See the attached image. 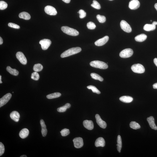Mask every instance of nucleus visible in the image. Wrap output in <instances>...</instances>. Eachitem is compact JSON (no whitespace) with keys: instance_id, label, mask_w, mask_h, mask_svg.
<instances>
[{"instance_id":"obj_1","label":"nucleus","mask_w":157,"mask_h":157,"mask_svg":"<svg viewBox=\"0 0 157 157\" xmlns=\"http://www.w3.org/2000/svg\"><path fill=\"white\" fill-rule=\"evenodd\" d=\"M81 49L80 47H73L69 49L63 53L61 55L62 58L70 56L77 54L80 52Z\"/></svg>"},{"instance_id":"obj_2","label":"nucleus","mask_w":157,"mask_h":157,"mask_svg":"<svg viewBox=\"0 0 157 157\" xmlns=\"http://www.w3.org/2000/svg\"><path fill=\"white\" fill-rule=\"evenodd\" d=\"M91 66L100 69H105L108 68V65L105 62L99 61H94L90 63Z\"/></svg>"},{"instance_id":"obj_3","label":"nucleus","mask_w":157,"mask_h":157,"mask_svg":"<svg viewBox=\"0 0 157 157\" xmlns=\"http://www.w3.org/2000/svg\"><path fill=\"white\" fill-rule=\"evenodd\" d=\"M61 30L64 33L72 36H77L79 34V32L76 30L67 26H63Z\"/></svg>"},{"instance_id":"obj_4","label":"nucleus","mask_w":157,"mask_h":157,"mask_svg":"<svg viewBox=\"0 0 157 157\" xmlns=\"http://www.w3.org/2000/svg\"><path fill=\"white\" fill-rule=\"evenodd\" d=\"M131 69L134 73L141 74L144 73L145 69L143 65L140 64H134L131 67Z\"/></svg>"},{"instance_id":"obj_5","label":"nucleus","mask_w":157,"mask_h":157,"mask_svg":"<svg viewBox=\"0 0 157 157\" xmlns=\"http://www.w3.org/2000/svg\"><path fill=\"white\" fill-rule=\"evenodd\" d=\"M133 54L132 49L130 48H127L124 49L120 53V57L122 58H127L132 56Z\"/></svg>"},{"instance_id":"obj_6","label":"nucleus","mask_w":157,"mask_h":157,"mask_svg":"<svg viewBox=\"0 0 157 157\" xmlns=\"http://www.w3.org/2000/svg\"><path fill=\"white\" fill-rule=\"evenodd\" d=\"M120 26L123 30L127 33H130L132 31L130 25L125 21L122 20L120 23Z\"/></svg>"},{"instance_id":"obj_7","label":"nucleus","mask_w":157,"mask_h":157,"mask_svg":"<svg viewBox=\"0 0 157 157\" xmlns=\"http://www.w3.org/2000/svg\"><path fill=\"white\" fill-rule=\"evenodd\" d=\"M39 44L41 45L42 49L43 50H47L50 46L51 44L50 40L44 39L41 40L39 42Z\"/></svg>"},{"instance_id":"obj_8","label":"nucleus","mask_w":157,"mask_h":157,"mask_svg":"<svg viewBox=\"0 0 157 157\" xmlns=\"http://www.w3.org/2000/svg\"><path fill=\"white\" fill-rule=\"evenodd\" d=\"M12 97V94L10 93H8L5 95L0 99V107L5 105L10 100Z\"/></svg>"},{"instance_id":"obj_9","label":"nucleus","mask_w":157,"mask_h":157,"mask_svg":"<svg viewBox=\"0 0 157 157\" xmlns=\"http://www.w3.org/2000/svg\"><path fill=\"white\" fill-rule=\"evenodd\" d=\"M16 56L21 63L23 65L26 64L27 63V59L23 53L20 52H17L16 54Z\"/></svg>"},{"instance_id":"obj_10","label":"nucleus","mask_w":157,"mask_h":157,"mask_svg":"<svg viewBox=\"0 0 157 157\" xmlns=\"http://www.w3.org/2000/svg\"><path fill=\"white\" fill-rule=\"evenodd\" d=\"M44 10L46 14L51 16H55L57 14L56 10L52 6H46Z\"/></svg>"},{"instance_id":"obj_11","label":"nucleus","mask_w":157,"mask_h":157,"mask_svg":"<svg viewBox=\"0 0 157 157\" xmlns=\"http://www.w3.org/2000/svg\"><path fill=\"white\" fill-rule=\"evenodd\" d=\"M74 146L77 148H81L84 145L83 139L81 137H77L73 139Z\"/></svg>"},{"instance_id":"obj_12","label":"nucleus","mask_w":157,"mask_h":157,"mask_svg":"<svg viewBox=\"0 0 157 157\" xmlns=\"http://www.w3.org/2000/svg\"><path fill=\"white\" fill-rule=\"evenodd\" d=\"M95 118L96 122L99 126L102 128L105 129L107 127V123L105 121H103L100 115L98 114H96Z\"/></svg>"},{"instance_id":"obj_13","label":"nucleus","mask_w":157,"mask_h":157,"mask_svg":"<svg viewBox=\"0 0 157 157\" xmlns=\"http://www.w3.org/2000/svg\"><path fill=\"white\" fill-rule=\"evenodd\" d=\"M140 3L138 0H132L129 3V7L132 10H136L140 7Z\"/></svg>"},{"instance_id":"obj_14","label":"nucleus","mask_w":157,"mask_h":157,"mask_svg":"<svg viewBox=\"0 0 157 157\" xmlns=\"http://www.w3.org/2000/svg\"><path fill=\"white\" fill-rule=\"evenodd\" d=\"M109 39V37L108 36H105L104 37L96 41L94 44L96 46H100L104 45L107 42Z\"/></svg>"},{"instance_id":"obj_15","label":"nucleus","mask_w":157,"mask_h":157,"mask_svg":"<svg viewBox=\"0 0 157 157\" xmlns=\"http://www.w3.org/2000/svg\"><path fill=\"white\" fill-rule=\"evenodd\" d=\"M83 124L84 127L89 130H92L94 128V124L91 121L86 120L84 121Z\"/></svg>"},{"instance_id":"obj_16","label":"nucleus","mask_w":157,"mask_h":157,"mask_svg":"<svg viewBox=\"0 0 157 157\" xmlns=\"http://www.w3.org/2000/svg\"><path fill=\"white\" fill-rule=\"evenodd\" d=\"M147 121L152 129L157 130V127L155 124L154 118L153 116H150L149 117L147 118Z\"/></svg>"},{"instance_id":"obj_17","label":"nucleus","mask_w":157,"mask_h":157,"mask_svg":"<svg viewBox=\"0 0 157 157\" xmlns=\"http://www.w3.org/2000/svg\"><path fill=\"white\" fill-rule=\"evenodd\" d=\"M40 124L42 128L41 129V133L42 134V136L43 137H45L47 135V128H46V126L44 120L43 119H41L40 121Z\"/></svg>"},{"instance_id":"obj_18","label":"nucleus","mask_w":157,"mask_h":157,"mask_svg":"<svg viewBox=\"0 0 157 157\" xmlns=\"http://www.w3.org/2000/svg\"><path fill=\"white\" fill-rule=\"evenodd\" d=\"M105 140L102 137H99L96 140L95 145L96 147H104L105 146Z\"/></svg>"},{"instance_id":"obj_19","label":"nucleus","mask_w":157,"mask_h":157,"mask_svg":"<svg viewBox=\"0 0 157 157\" xmlns=\"http://www.w3.org/2000/svg\"><path fill=\"white\" fill-rule=\"evenodd\" d=\"M10 117L11 119L14 121L16 122H18L20 118V115L18 112L14 111L11 113Z\"/></svg>"},{"instance_id":"obj_20","label":"nucleus","mask_w":157,"mask_h":157,"mask_svg":"<svg viewBox=\"0 0 157 157\" xmlns=\"http://www.w3.org/2000/svg\"><path fill=\"white\" fill-rule=\"evenodd\" d=\"M29 134V131L28 130L27 128H24L20 131L19 135L21 138L24 139L28 137Z\"/></svg>"},{"instance_id":"obj_21","label":"nucleus","mask_w":157,"mask_h":157,"mask_svg":"<svg viewBox=\"0 0 157 157\" xmlns=\"http://www.w3.org/2000/svg\"><path fill=\"white\" fill-rule=\"evenodd\" d=\"M119 100L124 103H129L132 102L133 100V98L129 96H124L120 97Z\"/></svg>"},{"instance_id":"obj_22","label":"nucleus","mask_w":157,"mask_h":157,"mask_svg":"<svg viewBox=\"0 0 157 157\" xmlns=\"http://www.w3.org/2000/svg\"><path fill=\"white\" fill-rule=\"evenodd\" d=\"M147 38L146 35L144 34H141L136 36L135 38V39L136 41L139 42H142L145 41Z\"/></svg>"},{"instance_id":"obj_23","label":"nucleus","mask_w":157,"mask_h":157,"mask_svg":"<svg viewBox=\"0 0 157 157\" xmlns=\"http://www.w3.org/2000/svg\"><path fill=\"white\" fill-rule=\"evenodd\" d=\"M19 16L20 18L25 19V20H29L31 18V16L28 13L23 12L19 14Z\"/></svg>"},{"instance_id":"obj_24","label":"nucleus","mask_w":157,"mask_h":157,"mask_svg":"<svg viewBox=\"0 0 157 157\" xmlns=\"http://www.w3.org/2000/svg\"><path fill=\"white\" fill-rule=\"evenodd\" d=\"M156 28V26L152 24H146L144 26L143 29L145 31H150L155 30Z\"/></svg>"},{"instance_id":"obj_25","label":"nucleus","mask_w":157,"mask_h":157,"mask_svg":"<svg viewBox=\"0 0 157 157\" xmlns=\"http://www.w3.org/2000/svg\"><path fill=\"white\" fill-rule=\"evenodd\" d=\"M6 69L9 73L13 76H16L19 74V72L17 70L12 69L10 66H8L6 67Z\"/></svg>"},{"instance_id":"obj_26","label":"nucleus","mask_w":157,"mask_h":157,"mask_svg":"<svg viewBox=\"0 0 157 157\" xmlns=\"http://www.w3.org/2000/svg\"><path fill=\"white\" fill-rule=\"evenodd\" d=\"M71 107V105L69 103H67L65 105L57 109V111L59 112H64L66 111L67 109Z\"/></svg>"},{"instance_id":"obj_27","label":"nucleus","mask_w":157,"mask_h":157,"mask_svg":"<svg viewBox=\"0 0 157 157\" xmlns=\"http://www.w3.org/2000/svg\"><path fill=\"white\" fill-rule=\"evenodd\" d=\"M117 149L118 152L120 153L121 152L122 147V142L121 137L120 135H118L117 139Z\"/></svg>"},{"instance_id":"obj_28","label":"nucleus","mask_w":157,"mask_h":157,"mask_svg":"<svg viewBox=\"0 0 157 157\" xmlns=\"http://www.w3.org/2000/svg\"><path fill=\"white\" fill-rule=\"evenodd\" d=\"M61 95V94L60 93L57 92L48 94L46 96V97L47 99H52L59 97H60Z\"/></svg>"},{"instance_id":"obj_29","label":"nucleus","mask_w":157,"mask_h":157,"mask_svg":"<svg viewBox=\"0 0 157 157\" xmlns=\"http://www.w3.org/2000/svg\"><path fill=\"white\" fill-rule=\"evenodd\" d=\"M130 126L132 129H140L141 126L138 123L135 121H132L130 124Z\"/></svg>"},{"instance_id":"obj_30","label":"nucleus","mask_w":157,"mask_h":157,"mask_svg":"<svg viewBox=\"0 0 157 157\" xmlns=\"http://www.w3.org/2000/svg\"><path fill=\"white\" fill-rule=\"evenodd\" d=\"M91 78L94 79L98 80L101 81H102L103 80V78L96 73H91Z\"/></svg>"},{"instance_id":"obj_31","label":"nucleus","mask_w":157,"mask_h":157,"mask_svg":"<svg viewBox=\"0 0 157 157\" xmlns=\"http://www.w3.org/2000/svg\"><path fill=\"white\" fill-rule=\"evenodd\" d=\"M43 68V65L40 63L35 64L33 67V70L36 72L41 71L42 70Z\"/></svg>"},{"instance_id":"obj_32","label":"nucleus","mask_w":157,"mask_h":157,"mask_svg":"<svg viewBox=\"0 0 157 157\" xmlns=\"http://www.w3.org/2000/svg\"><path fill=\"white\" fill-rule=\"evenodd\" d=\"M87 88L88 89H91L93 92L94 93H95L97 94H100L101 93L100 91L95 86L92 85H90L87 86Z\"/></svg>"},{"instance_id":"obj_33","label":"nucleus","mask_w":157,"mask_h":157,"mask_svg":"<svg viewBox=\"0 0 157 157\" xmlns=\"http://www.w3.org/2000/svg\"><path fill=\"white\" fill-rule=\"evenodd\" d=\"M91 6L94 8L97 9H100L101 8V6L99 3L95 0L93 1V3L91 4Z\"/></svg>"},{"instance_id":"obj_34","label":"nucleus","mask_w":157,"mask_h":157,"mask_svg":"<svg viewBox=\"0 0 157 157\" xmlns=\"http://www.w3.org/2000/svg\"><path fill=\"white\" fill-rule=\"evenodd\" d=\"M31 78L32 79L37 81L39 80L40 78L39 75L37 72H35L31 74Z\"/></svg>"},{"instance_id":"obj_35","label":"nucleus","mask_w":157,"mask_h":157,"mask_svg":"<svg viewBox=\"0 0 157 157\" xmlns=\"http://www.w3.org/2000/svg\"><path fill=\"white\" fill-rule=\"evenodd\" d=\"M96 17L98 21L101 23H104L106 20V17L103 16L97 15L96 16Z\"/></svg>"},{"instance_id":"obj_36","label":"nucleus","mask_w":157,"mask_h":157,"mask_svg":"<svg viewBox=\"0 0 157 157\" xmlns=\"http://www.w3.org/2000/svg\"><path fill=\"white\" fill-rule=\"evenodd\" d=\"M8 4L5 1H0V9L1 10H3L7 8Z\"/></svg>"},{"instance_id":"obj_37","label":"nucleus","mask_w":157,"mask_h":157,"mask_svg":"<svg viewBox=\"0 0 157 157\" xmlns=\"http://www.w3.org/2000/svg\"><path fill=\"white\" fill-rule=\"evenodd\" d=\"M60 132L61 135L63 137H65L68 135L70 133L69 130L66 128L62 129L61 131Z\"/></svg>"},{"instance_id":"obj_38","label":"nucleus","mask_w":157,"mask_h":157,"mask_svg":"<svg viewBox=\"0 0 157 157\" xmlns=\"http://www.w3.org/2000/svg\"><path fill=\"white\" fill-rule=\"evenodd\" d=\"M87 27L89 29L94 30L96 28V26L93 22H90L87 23Z\"/></svg>"},{"instance_id":"obj_39","label":"nucleus","mask_w":157,"mask_h":157,"mask_svg":"<svg viewBox=\"0 0 157 157\" xmlns=\"http://www.w3.org/2000/svg\"><path fill=\"white\" fill-rule=\"evenodd\" d=\"M78 13L79 14V17L80 18H83L86 16V13L82 9L78 11Z\"/></svg>"},{"instance_id":"obj_40","label":"nucleus","mask_w":157,"mask_h":157,"mask_svg":"<svg viewBox=\"0 0 157 157\" xmlns=\"http://www.w3.org/2000/svg\"><path fill=\"white\" fill-rule=\"evenodd\" d=\"M5 151V147L4 144L1 142H0V156H1Z\"/></svg>"},{"instance_id":"obj_41","label":"nucleus","mask_w":157,"mask_h":157,"mask_svg":"<svg viewBox=\"0 0 157 157\" xmlns=\"http://www.w3.org/2000/svg\"><path fill=\"white\" fill-rule=\"evenodd\" d=\"M8 25L9 27H11V28L15 29H19L20 28V26L18 25L15 23H11V22L9 23L8 24Z\"/></svg>"},{"instance_id":"obj_42","label":"nucleus","mask_w":157,"mask_h":157,"mask_svg":"<svg viewBox=\"0 0 157 157\" xmlns=\"http://www.w3.org/2000/svg\"><path fill=\"white\" fill-rule=\"evenodd\" d=\"M153 86L154 89H157V83L154 84Z\"/></svg>"},{"instance_id":"obj_43","label":"nucleus","mask_w":157,"mask_h":157,"mask_svg":"<svg viewBox=\"0 0 157 157\" xmlns=\"http://www.w3.org/2000/svg\"><path fill=\"white\" fill-rule=\"evenodd\" d=\"M154 62L155 64L156 65V66L157 67V58H155L154 60Z\"/></svg>"},{"instance_id":"obj_44","label":"nucleus","mask_w":157,"mask_h":157,"mask_svg":"<svg viewBox=\"0 0 157 157\" xmlns=\"http://www.w3.org/2000/svg\"><path fill=\"white\" fill-rule=\"evenodd\" d=\"M62 0L65 3H69L70 2L71 0Z\"/></svg>"},{"instance_id":"obj_45","label":"nucleus","mask_w":157,"mask_h":157,"mask_svg":"<svg viewBox=\"0 0 157 157\" xmlns=\"http://www.w3.org/2000/svg\"><path fill=\"white\" fill-rule=\"evenodd\" d=\"M3 43V40L1 37H0V44L1 45Z\"/></svg>"},{"instance_id":"obj_46","label":"nucleus","mask_w":157,"mask_h":157,"mask_svg":"<svg viewBox=\"0 0 157 157\" xmlns=\"http://www.w3.org/2000/svg\"><path fill=\"white\" fill-rule=\"evenodd\" d=\"M152 24L156 26L157 25V22L156 21H154L153 22V23H152Z\"/></svg>"},{"instance_id":"obj_47","label":"nucleus","mask_w":157,"mask_h":157,"mask_svg":"<svg viewBox=\"0 0 157 157\" xmlns=\"http://www.w3.org/2000/svg\"><path fill=\"white\" fill-rule=\"evenodd\" d=\"M155 7L157 11V3H156L155 5Z\"/></svg>"},{"instance_id":"obj_48","label":"nucleus","mask_w":157,"mask_h":157,"mask_svg":"<svg viewBox=\"0 0 157 157\" xmlns=\"http://www.w3.org/2000/svg\"><path fill=\"white\" fill-rule=\"evenodd\" d=\"M1 76L0 75V84H1V83H2V81H1Z\"/></svg>"},{"instance_id":"obj_49","label":"nucleus","mask_w":157,"mask_h":157,"mask_svg":"<svg viewBox=\"0 0 157 157\" xmlns=\"http://www.w3.org/2000/svg\"><path fill=\"white\" fill-rule=\"evenodd\" d=\"M27 156H26V155H22V156H21L20 157H27Z\"/></svg>"},{"instance_id":"obj_50","label":"nucleus","mask_w":157,"mask_h":157,"mask_svg":"<svg viewBox=\"0 0 157 157\" xmlns=\"http://www.w3.org/2000/svg\"><path fill=\"white\" fill-rule=\"evenodd\" d=\"M110 0V1H112V0Z\"/></svg>"},{"instance_id":"obj_51","label":"nucleus","mask_w":157,"mask_h":157,"mask_svg":"<svg viewBox=\"0 0 157 157\" xmlns=\"http://www.w3.org/2000/svg\"><path fill=\"white\" fill-rule=\"evenodd\" d=\"M150 21H152V20H150Z\"/></svg>"}]
</instances>
